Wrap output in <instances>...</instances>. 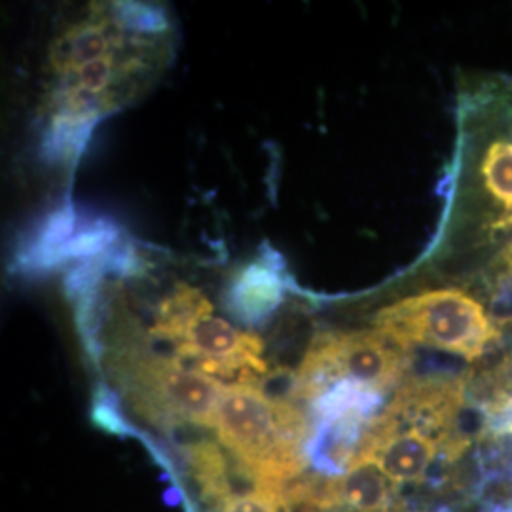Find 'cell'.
Instances as JSON below:
<instances>
[{"instance_id":"1","label":"cell","mask_w":512,"mask_h":512,"mask_svg":"<svg viewBox=\"0 0 512 512\" xmlns=\"http://www.w3.org/2000/svg\"><path fill=\"white\" fill-rule=\"evenodd\" d=\"M220 444L268 484L300 475L308 463L311 423L293 403L256 385H226L213 425Z\"/></svg>"},{"instance_id":"2","label":"cell","mask_w":512,"mask_h":512,"mask_svg":"<svg viewBox=\"0 0 512 512\" xmlns=\"http://www.w3.org/2000/svg\"><path fill=\"white\" fill-rule=\"evenodd\" d=\"M374 329L403 348L440 349L467 361L482 359L501 340L488 311L461 289H433L403 298L374 317Z\"/></svg>"},{"instance_id":"3","label":"cell","mask_w":512,"mask_h":512,"mask_svg":"<svg viewBox=\"0 0 512 512\" xmlns=\"http://www.w3.org/2000/svg\"><path fill=\"white\" fill-rule=\"evenodd\" d=\"M116 382L148 420L213 429L226 384L183 365L175 357L126 346L112 355Z\"/></svg>"},{"instance_id":"4","label":"cell","mask_w":512,"mask_h":512,"mask_svg":"<svg viewBox=\"0 0 512 512\" xmlns=\"http://www.w3.org/2000/svg\"><path fill=\"white\" fill-rule=\"evenodd\" d=\"M412 365V349L380 330L321 332L294 376L293 397L313 403L340 384H355L387 395L403 382Z\"/></svg>"},{"instance_id":"5","label":"cell","mask_w":512,"mask_h":512,"mask_svg":"<svg viewBox=\"0 0 512 512\" xmlns=\"http://www.w3.org/2000/svg\"><path fill=\"white\" fill-rule=\"evenodd\" d=\"M167 344L177 361L222 384L256 385L268 374L262 340L217 317L211 304Z\"/></svg>"},{"instance_id":"6","label":"cell","mask_w":512,"mask_h":512,"mask_svg":"<svg viewBox=\"0 0 512 512\" xmlns=\"http://www.w3.org/2000/svg\"><path fill=\"white\" fill-rule=\"evenodd\" d=\"M126 44L122 21L110 19L103 12L71 25L61 37L55 38L50 54L52 69L59 76H67L95 59L110 54Z\"/></svg>"},{"instance_id":"7","label":"cell","mask_w":512,"mask_h":512,"mask_svg":"<svg viewBox=\"0 0 512 512\" xmlns=\"http://www.w3.org/2000/svg\"><path fill=\"white\" fill-rule=\"evenodd\" d=\"M397 494V484L366 459H357L344 475L329 478L330 501L349 512H393Z\"/></svg>"},{"instance_id":"8","label":"cell","mask_w":512,"mask_h":512,"mask_svg":"<svg viewBox=\"0 0 512 512\" xmlns=\"http://www.w3.org/2000/svg\"><path fill=\"white\" fill-rule=\"evenodd\" d=\"M480 175L486 192L501 205V213L492 224L495 232L512 226V141H494L480 164Z\"/></svg>"},{"instance_id":"9","label":"cell","mask_w":512,"mask_h":512,"mask_svg":"<svg viewBox=\"0 0 512 512\" xmlns=\"http://www.w3.org/2000/svg\"><path fill=\"white\" fill-rule=\"evenodd\" d=\"M478 414L484 435L512 437V353L488 378Z\"/></svg>"},{"instance_id":"10","label":"cell","mask_w":512,"mask_h":512,"mask_svg":"<svg viewBox=\"0 0 512 512\" xmlns=\"http://www.w3.org/2000/svg\"><path fill=\"white\" fill-rule=\"evenodd\" d=\"M279 300L281 279L264 266H251L239 277L234 289V308L247 319H255L274 310Z\"/></svg>"},{"instance_id":"11","label":"cell","mask_w":512,"mask_h":512,"mask_svg":"<svg viewBox=\"0 0 512 512\" xmlns=\"http://www.w3.org/2000/svg\"><path fill=\"white\" fill-rule=\"evenodd\" d=\"M482 512H512V463L492 465L478 482Z\"/></svg>"},{"instance_id":"12","label":"cell","mask_w":512,"mask_h":512,"mask_svg":"<svg viewBox=\"0 0 512 512\" xmlns=\"http://www.w3.org/2000/svg\"><path fill=\"white\" fill-rule=\"evenodd\" d=\"M220 512H281L283 509V488L264 486L255 492L232 495L224 499Z\"/></svg>"}]
</instances>
